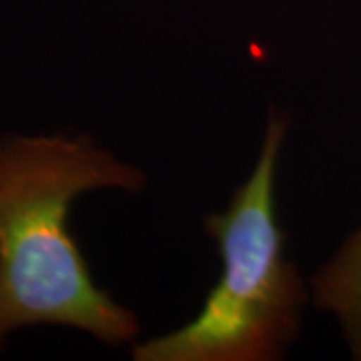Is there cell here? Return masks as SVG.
<instances>
[{
  "mask_svg": "<svg viewBox=\"0 0 361 361\" xmlns=\"http://www.w3.org/2000/svg\"><path fill=\"white\" fill-rule=\"evenodd\" d=\"M142 187L139 169L89 137L0 141V351L8 334L30 325L75 327L109 345L137 337L135 313L92 281L68 215L89 191Z\"/></svg>",
  "mask_w": 361,
  "mask_h": 361,
  "instance_id": "6da1fadb",
  "label": "cell"
},
{
  "mask_svg": "<svg viewBox=\"0 0 361 361\" xmlns=\"http://www.w3.org/2000/svg\"><path fill=\"white\" fill-rule=\"evenodd\" d=\"M287 118L271 115L257 165L227 211L209 215L223 273L201 311L167 336L133 348L137 361H271L295 339L307 301L297 267L285 257L277 221V161Z\"/></svg>",
  "mask_w": 361,
  "mask_h": 361,
  "instance_id": "7a4b0ae2",
  "label": "cell"
},
{
  "mask_svg": "<svg viewBox=\"0 0 361 361\" xmlns=\"http://www.w3.org/2000/svg\"><path fill=\"white\" fill-rule=\"evenodd\" d=\"M311 287L315 305L336 315L353 357L361 361V227L315 273Z\"/></svg>",
  "mask_w": 361,
  "mask_h": 361,
  "instance_id": "3957f363",
  "label": "cell"
}]
</instances>
